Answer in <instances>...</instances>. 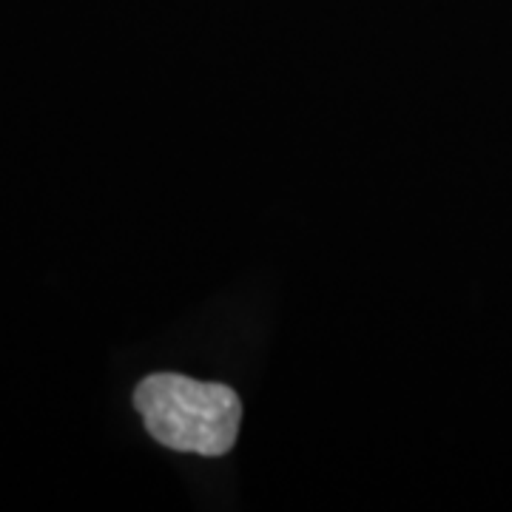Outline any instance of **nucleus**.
Returning <instances> with one entry per match:
<instances>
[{"mask_svg":"<svg viewBox=\"0 0 512 512\" xmlns=\"http://www.w3.org/2000/svg\"><path fill=\"white\" fill-rule=\"evenodd\" d=\"M134 404L151 439L197 456H225L239 433L242 404L225 384L197 382L180 373H154L134 390Z\"/></svg>","mask_w":512,"mask_h":512,"instance_id":"f257e3e1","label":"nucleus"}]
</instances>
